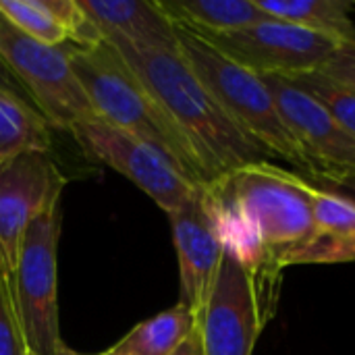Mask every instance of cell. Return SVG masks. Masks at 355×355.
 Here are the masks:
<instances>
[{
  "instance_id": "1",
  "label": "cell",
  "mask_w": 355,
  "mask_h": 355,
  "mask_svg": "<svg viewBox=\"0 0 355 355\" xmlns=\"http://www.w3.org/2000/svg\"><path fill=\"white\" fill-rule=\"evenodd\" d=\"M314 193L304 177L272 162L250 164L204 185L223 248L245 264L268 316L281 272L314 235Z\"/></svg>"
},
{
  "instance_id": "2",
  "label": "cell",
  "mask_w": 355,
  "mask_h": 355,
  "mask_svg": "<svg viewBox=\"0 0 355 355\" xmlns=\"http://www.w3.org/2000/svg\"><path fill=\"white\" fill-rule=\"evenodd\" d=\"M104 42L121 54L181 127L204 166L208 185L237 168L272 160L204 87L181 50L137 48L121 37H104Z\"/></svg>"
},
{
  "instance_id": "3",
  "label": "cell",
  "mask_w": 355,
  "mask_h": 355,
  "mask_svg": "<svg viewBox=\"0 0 355 355\" xmlns=\"http://www.w3.org/2000/svg\"><path fill=\"white\" fill-rule=\"evenodd\" d=\"M64 52L100 119L154 148L189 183L208 185L204 166L181 127L108 42L77 46L67 40Z\"/></svg>"
},
{
  "instance_id": "4",
  "label": "cell",
  "mask_w": 355,
  "mask_h": 355,
  "mask_svg": "<svg viewBox=\"0 0 355 355\" xmlns=\"http://www.w3.org/2000/svg\"><path fill=\"white\" fill-rule=\"evenodd\" d=\"M175 33L191 71L237 127L260 144L272 160H283L312 177V166L287 131L262 77L218 52L191 27L175 23Z\"/></svg>"
},
{
  "instance_id": "5",
  "label": "cell",
  "mask_w": 355,
  "mask_h": 355,
  "mask_svg": "<svg viewBox=\"0 0 355 355\" xmlns=\"http://www.w3.org/2000/svg\"><path fill=\"white\" fill-rule=\"evenodd\" d=\"M62 225V198L48 204L29 225L15 272V316L27 349L56 355L58 329L56 256Z\"/></svg>"
},
{
  "instance_id": "6",
  "label": "cell",
  "mask_w": 355,
  "mask_h": 355,
  "mask_svg": "<svg viewBox=\"0 0 355 355\" xmlns=\"http://www.w3.org/2000/svg\"><path fill=\"white\" fill-rule=\"evenodd\" d=\"M0 58L31 96L52 129L69 131L75 123L98 116L77 81L64 44H42L17 29L0 12Z\"/></svg>"
},
{
  "instance_id": "7",
  "label": "cell",
  "mask_w": 355,
  "mask_h": 355,
  "mask_svg": "<svg viewBox=\"0 0 355 355\" xmlns=\"http://www.w3.org/2000/svg\"><path fill=\"white\" fill-rule=\"evenodd\" d=\"M64 187L67 177L50 152H25L0 166V287L12 314L15 272L25 233L48 204L62 198Z\"/></svg>"
},
{
  "instance_id": "8",
  "label": "cell",
  "mask_w": 355,
  "mask_h": 355,
  "mask_svg": "<svg viewBox=\"0 0 355 355\" xmlns=\"http://www.w3.org/2000/svg\"><path fill=\"white\" fill-rule=\"evenodd\" d=\"M196 33L241 67L258 75L281 77L322 69L341 44L337 37L272 17L235 31Z\"/></svg>"
},
{
  "instance_id": "9",
  "label": "cell",
  "mask_w": 355,
  "mask_h": 355,
  "mask_svg": "<svg viewBox=\"0 0 355 355\" xmlns=\"http://www.w3.org/2000/svg\"><path fill=\"white\" fill-rule=\"evenodd\" d=\"M69 133L87 156L125 175L166 214L187 206L200 191L162 154L100 116L75 123Z\"/></svg>"
},
{
  "instance_id": "10",
  "label": "cell",
  "mask_w": 355,
  "mask_h": 355,
  "mask_svg": "<svg viewBox=\"0 0 355 355\" xmlns=\"http://www.w3.org/2000/svg\"><path fill=\"white\" fill-rule=\"evenodd\" d=\"M268 318L245 264L225 250L208 302L198 316L202 355H252Z\"/></svg>"
},
{
  "instance_id": "11",
  "label": "cell",
  "mask_w": 355,
  "mask_h": 355,
  "mask_svg": "<svg viewBox=\"0 0 355 355\" xmlns=\"http://www.w3.org/2000/svg\"><path fill=\"white\" fill-rule=\"evenodd\" d=\"M272 102L304 156L316 181L341 185L355 177V139L302 87L281 75H260Z\"/></svg>"
},
{
  "instance_id": "12",
  "label": "cell",
  "mask_w": 355,
  "mask_h": 355,
  "mask_svg": "<svg viewBox=\"0 0 355 355\" xmlns=\"http://www.w3.org/2000/svg\"><path fill=\"white\" fill-rule=\"evenodd\" d=\"M168 216L181 272L179 304L198 318L208 302L225 252L204 200V187H200L198 196L187 206Z\"/></svg>"
},
{
  "instance_id": "13",
  "label": "cell",
  "mask_w": 355,
  "mask_h": 355,
  "mask_svg": "<svg viewBox=\"0 0 355 355\" xmlns=\"http://www.w3.org/2000/svg\"><path fill=\"white\" fill-rule=\"evenodd\" d=\"M102 37H121L137 48L179 50L175 23L150 0H79Z\"/></svg>"
},
{
  "instance_id": "14",
  "label": "cell",
  "mask_w": 355,
  "mask_h": 355,
  "mask_svg": "<svg viewBox=\"0 0 355 355\" xmlns=\"http://www.w3.org/2000/svg\"><path fill=\"white\" fill-rule=\"evenodd\" d=\"M355 260V202L327 189L314 193V235L293 258L300 264H341Z\"/></svg>"
},
{
  "instance_id": "15",
  "label": "cell",
  "mask_w": 355,
  "mask_h": 355,
  "mask_svg": "<svg viewBox=\"0 0 355 355\" xmlns=\"http://www.w3.org/2000/svg\"><path fill=\"white\" fill-rule=\"evenodd\" d=\"M173 23L202 33H225L254 25L264 15L254 0H156Z\"/></svg>"
},
{
  "instance_id": "16",
  "label": "cell",
  "mask_w": 355,
  "mask_h": 355,
  "mask_svg": "<svg viewBox=\"0 0 355 355\" xmlns=\"http://www.w3.org/2000/svg\"><path fill=\"white\" fill-rule=\"evenodd\" d=\"M52 127L25 100L0 89V166L25 152H50Z\"/></svg>"
},
{
  "instance_id": "17",
  "label": "cell",
  "mask_w": 355,
  "mask_h": 355,
  "mask_svg": "<svg viewBox=\"0 0 355 355\" xmlns=\"http://www.w3.org/2000/svg\"><path fill=\"white\" fill-rule=\"evenodd\" d=\"M258 8L281 19L339 42H355V23L349 17L352 2L345 0H254Z\"/></svg>"
},
{
  "instance_id": "18",
  "label": "cell",
  "mask_w": 355,
  "mask_h": 355,
  "mask_svg": "<svg viewBox=\"0 0 355 355\" xmlns=\"http://www.w3.org/2000/svg\"><path fill=\"white\" fill-rule=\"evenodd\" d=\"M196 329L198 318L179 304L131 329L114 347L125 355H173Z\"/></svg>"
},
{
  "instance_id": "19",
  "label": "cell",
  "mask_w": 355,
  "mask_h": 355,
  "mask_svg": "<svg viewBox=\"0 0 355 355\" xmlns=\"http://www.w3.org/2000/svg\"><path fill=\"white\" fill-rule=\"evenodd\" d=\"M287 79L310 94L337 121V125L355 139V87L329 77L320 69L291 75Z\"/></svg>"
},
{
  "instance_id": "20",
  "label": "cell",
  "mask_w": 355,
  "mask_h": 355,
  "mask_svg": "<svg viewBox=\"0 0 355 355\" xmlns=\"http://www.w3.org/2000/svg\"><path fill=\"white\" fill-rule=\"evenodd\" d=\"M0 12L17 29L42 44L60 46L69 40L64 29L44 12L35 0H0Z\"/></svg>"
},
{
  "instance_id": "21",
  "label": "cell",
  "mask_w": 355,
  "mask_h": 355,
  "mask_svg": "<svg viewBox=\"0 0 355 355\" xmlns=\"http://www.w3.org/2000/svg\"><path fill=\"white\" fill-rule=\"evenodd\" d=\"M27 352L19 322L0 287V355H23Z\"/></svg>"
},
{
  "instance_id": "22",
  "label": "cell",
  "mask_w": 355,
  "mask_h": 355,
  "mask_svg": "<svg viewBox=\"0 0 355 355\" xmlns=\"http://www.w3.org/2000/svg\"><path fill=\"white\" fill-rule=\"evenodd\" d=\"M320 71L355 87V42H341Z\"/></svg>"
},
{
  "instance_id": "23",
  "label": "cell",
  "mask_w": 355,
  "mask_h": 355,
  "mask_svg": "<svg viewBox=\"0 0 355 355\" xmlns=\"http://www.w3.org/2000/svg\"><path fill=\"white\" fill-rule=\"evenodd\" d=\"M173 355H202V343H200L198 329L183 341V345H181Z\"/></svg>"
},
{
  "instance_id": "24",
  "label": "cell",
  "mask_w": 355,
  "mask_h": 355,
  "mask_svg": "<svg viewBox=\"0 0 355 355\" xmlns=\"http://www.w3.org/2000/svg\"><path fill=\"white\" fill-rule=\"evenodd\" d=\"M337 187H341L343 191H345V196L347 198H352L355 202V177H349L347 181H343L341 185H337Z\"/></svg>"
},
{
  "instance_id": "25",
  "label": "cell",
  "mask_w": 355,
  "mask_h": 355,
  "mask_svg": "<svg viewBox=\"0 0 355 355\" xmlns=\"http://www.w3.org/2000/svg\"><path fill=\"white\" fill-rule=\"evenodd\" d=\"M56 355H83V354H79V352H75V349H71V347H67L64 343L60 345V349H58V354Z\"/></svg>"
},
{
  "instance_id": "26",
  "label": "cell",
  "mask_w": 355,
  "mask_h": 355,
  "mask_svg": "<svg viewBox=\"0 0 355 355\" xmlns=\"http://www.w3.org/2000/svg\"><path fill=\"white\" fill-rule=\"evenodd\" d=\"M100 355H125V354H121V352H119L116 347H112V349H108L106 354H100Z\"/></svg>"
},
{
  "instance_id": "27",
  "label": "cell",
  "mask_w": 355,
  "mask_h": 355,
  "mask_svg": "<svg viewBox=\"0 0 355 355\" xmlns=\"http://www.w3.org/2000/svg\"><path fill=\"white\" fill-rule=\"evenodd\" d=\"M23 355H40V354H35V352H31V349H27V352H25V354Z\"/></svg>"
}]
</instances>
